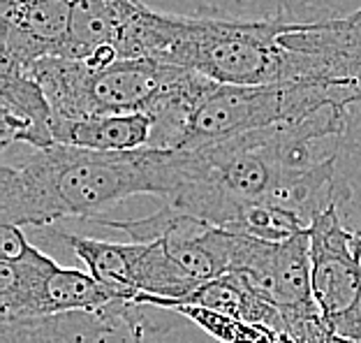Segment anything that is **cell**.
Returning <instances> with one entry per match:
<instances>
[{
	"label": "cell",
	"instance_id": "8992f818",
	"mask_svg": "<svg viewBox=\"0 0 361 343\" xmlns=\"http://www.w3.org/2000/svg\"><path fill=\"white\" fill-rule=\"evenodd\" d=\"M229 274H239L269 304L281 308L292 330L319 318L310 288V239L301 232L287 241L236 234Z\"/></svg>",
	"mask_w": 361,
	"mask_h": 343
},
{
	"label": "cell",
	"instance_id": "5b68a950",
	"mask_svg": "<svg viewBox=\"0 0 361 343\" xmlns=\"http://www.w3.org/2000/svg\"><path fill=\"white\" fill-rule=\"evenodd\" d=\"M310 288L319 320L336 337L361 341V255L357 236L329 209L308 227Z\"/></svg>",
	"mask_w": 361,
	"mask_h": 343
},
{
	"label": "cell",
	"instance_id": "8fae6325",
	"mask_svg": "<svg viewBox=\"0 0 361 343\" xmlns=\"http://www.w3.org/2000/svg\"><path fill=\"white\" fill-rule=\"evenodd\" d=\"M336 211L343 225L361 236V97L348 104L336 140Z\"/></svg>",
	"mask_w": 361,
	"mask_h": 343
},
{
	"label": "cell",
	"instance_id": "5bb4252c",
	"mask_svg": "<svg viewBox=\"0 0 361 343\" xmlns=\"http://www.w3.org/2000/svg\"><path fill=\"white\" fill-rule=\"evenodd\" d=\"M121 301L109 288L81 269L56 267L47 283V315L106 313Z\"/></svg>",
	"mask_w": 361,
	"mask_h": 343
},
{
	"label": "cell",
	"instance_id": "6da1fadb",
	"mask_svg": "<svg viewBox=\"0 0 361 343\" xmlns=\"http://www.w3.org/2000/svg\"><path fill=\"white\" fill-rule=\"evenodd\" d=\"M167 151L102 153L54 144L0 169V225L49 227L63 218H97L135 195L167 198Z\"/></svg>",
	"mask_w": 361,
	"mask_h": 343
},
{
	"label": "cell",
	"instance_id": "ba28073f",
	"mask_svg": "<svg viewBox=\"0 0 361 343\" xmlns=\"http://www.w3.org/2000/svg\"><path fill=\"white\" fill-rule=\"evenodd\" d=\"M0 137L3 146L12 142L32 149L54 146V112L42 84L28 68L0 61Z\"/></svg>",
	"mask_w": 361,
	"mask_h": 343
},
{
	"label": "cell",
	"instance_id": "277c9868",
	"mask_svg": "<svg viewBox=\"0 0 361 343\" xmlns=\"http://www.w3.org/2000/svg\"><path fill=\"white\" fill-rule=\"evenodd\" d=\"M28 70L42 84L54 119L151 114L153 121L188 72L144 59H121L102 65L44 59Z\"/></svg>",
	"mask_w": 361,
	"mask_h": 343
},
{
	"label": "cell",
	"instance_id": "52a82bcc",
	"mask_svg": "<svg viewBox=\"0 0 361 343\" xmlns=\"http://www.w3.org/2000/svg\"><path fill=\"white\" fill-rule=\"evenodd\" d=\"M77 0H0V61L32 68L44 59H68Z\"/></svg>",
	"mask_w": 361,
	"mask_h": 343
},
{
	"label": "cell",
	"instance_id": "7a4b0ae2",
	"mask_svg": "<svg viewBox=\"0 0 361 343\" xmlns=\"http://www.w3.org/2000/svg\"><path fill=\"white\" fill-rule=\"evenodd\" d=\"M290 23L232 21L155 12L142 5L121 59H144L195 72L218 84H306L301 56L287 40Z\"/></svg>",
	"mask_w": 361,
	"mask_h": 343
},
{
	"label": "cell",
	"instance_id": "30bf717a",
	"mask_svg": "<svg viewBox=\"0 0 361 343\" xmlns=\"http://www.w3.org/2000/svg\"><path fill=\"white\" fill-rule=\"evenodd\" d=\"M56 267L59 263L32 243L21 255L0 258V320L47 315V283Z\"/></svg>",
	"mask_w": 361,
	"mask_h": 343
},
{
	"label": "cell",
	"instance_id": "4fadbf2b",
	"mask_svg": "<svg viewBox=\"0 0 361 343\" xmlns=\"http://www.w3.org/2000/svg\"><path fill=\"white\" fill-rule=\"evenodd\" d=\"M56 236H61L72 248V253L88 267L90 276H95L121 301L135 304L137 295L133 290V281H130V243H111L93 239V236L65 232H56Z\"/></svg>",
	"mask_w": 361,
	"mask_h": 343
},
{
	"label": "cell",
	"instance_id": "9c48e42d",
	"mask_svg": "<svg viewBox=\"0 0 361 343\" xmlns=\"http://www.w3.org/2000/svg\"><path fill=\"white\" fill-rule=\"evenodd\" d=\"M155 121L151 114H104L84 119H54L56 144L75 149L128 153L149 149Z\"/></svg>",
	"mask_w": 361,
	"mask_h": 343
},
{
	"label": "cell",
	"instance_id": "9a60e30c",
	"mask_svg": "<svg viewBox=\"0 0 361 343\" xmlns=\"http://www.w3.org/2000/svg\"><path fill=\"white\" fill-rule=\"evenodd\" d=\"M357 251H359V255H361V236H357Z\"/></svg>",
	"mask_w": 361,
	"mask_h": 343
},
{
	"label": "cell",
	"instance_id": "3957f363",
	"mask_svg": "<svg viewBox=\"0 0 361 343\" xmlns=\"http://www.w3.org/2000/svg\"><path fill=\"white\" fill-rule=\"evenodd\" d=\"M357 97L359 84L236 86L185 72L176 93L155 116L149 149H204L331 107H348Z\"/></svg>",
	"mask_w": 361,
	"mask_h": 343
},
{
	"label": "cell",
	"instance_id": "7c38bea8",
	"mask_svg": "<svg viewBox=\"0 0 361 343\" xmlns=\"http://www.w3.org/2000/svg\"><path fill=\"white\" fill-rule=\"evenodd\" d=\"M106 313H59L28 318V320H0L3 343H88L116 327Z\"/></svg>",
	"mask_w": 361,
	"mask_h": 343
}]
</instances>
